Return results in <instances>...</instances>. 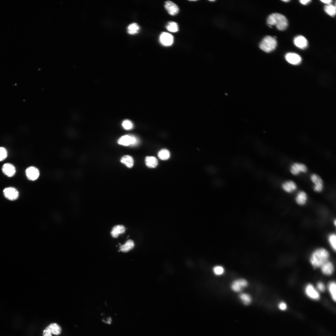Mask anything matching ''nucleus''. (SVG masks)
Listing matches in <instances>:
<instances>
[{
	"label": "nucleus",
	"instance_id": "obj_18",
	"mask_svg": "<svg viewBox=\"0 0 336 336\" xmlns=\"http://www.w3.org/2000/svg\"><path fill=\"white\" fill-rule=\"evenodd\" d=\"M321 271L323 273L327 275L331 274L334 269L333 264L330 262L327 261L324 263L321 267Z\"/></svg>",
	"mask_w": 336,
	"mask_h": 336
},
{
	"label": "nucleus",
	"instance_id": "obj_7",
	"mask_svg": "<svg viewBox=\"0 0 336 336\" xmlns=\"http://www.w3.org/2000/svg\"><path fill=\"white\" fill-rule=\"evenodd\" d=\"M310 179L314 184V190L318 192H321L324 188L323 182L321 178L317 174H313L310 176Z\"/></svg>",
	"mask_w": 336,
	"mask_h": 336
},
{
	"label": "nucleus",
	"instance_id": "obj_39",
	"mask_svg": "<svg viewBox=\"0 0 336 336\" xmlns=\"http://www.w3.org/2000/svg\"><path fill=\"white\" fill-rule=\"evenodd\" d=\"M289 1H290V0H282V1H283V2H289Z\"/></svg>",
	"mask_w": 336,
	"mask_h": 336
},
{
	"label": "nucleus",
	"instance_id": "obj_28",
	"mask_svg": "<svg viewBox=\"0 0 336 336\" xmlns=\"http://www.w3.org/2000/svg\"><path fill=\"white\" fill-rule=\"evenodd\" d=\"M166 29L169 31L176 32L179 30L178 24L174 21L169 22L166 26Z\"/></svg>",
	"mask_w": 336,
	"mask_h": 336
},
{
	"label": "nucleus",
	"instance_id": "obj_23",
	"mask_svg": "<svg viewBox=\"0 0 336 336\" xmlns=\"http://www.w3.org/2000/svg\"><path fill=\"white\" fill-rule=\"evenodd\" d=\"M52 334L55 335L60 334L62 330L61 327L57 324L53 323L48 326Z\"/></svg>",
	"mask_w": 336,
	"mask_h": 336
},
{
	"label": "nucleus",
	"instance_id": "obj_41",
	"mask_svg": "<svg viewBox=\"0 0 336 336\" xmlns=\"http://www.w3.org/2000/svg\"><path fill=\"white\" fill-rule=\"evenodd\" d=\"M210 1H214V0H210Z\"/></svg>",
	"mask_w": 336,
	"mask_h": 336
},
{
	"label": "nucleus",
	"instance_id": "obj_15",
	"mask_svg": "<svg viewBox=\"0 0 336 336\" xmlns=\"http://www.w3.org/2000/svg\"><path fill=\"white\" fill-rule=\"evenodd\" d=\"M294 43L296 47L302 49L306 48L308 45V42L307 40L305 37L301 35L296 37L294 39Z\"/></svg>",
	"mask_w": 336,
	"mask_h": 336
},
{
	"label": "nucleus",
	"instance_id": "obj_19",
	"mask_svg": "<svg viewBox=\"0 0 336 336\" xmlns=\"http://www.w3.org/2000/svg\"><path fill=\"white\" fill-rule=\"evenodd\" d=\"M125 228L122 225H118L114 226L111 232L112 236L114 238H117L120 234H123L125 232Z\"/></svg>",
	"mask_w": 336,
	"mask_h": 336
},
{
	"label": "nucleus",
	"instance_id": "obj_31",
	"mask_svg": "<svg viewBox=\"0 0 336 336\" xmlns=\"http://www.w3.org/2000/svg\"><path fill=\"white\" fill-rule=\"evenodd\" d=\"M213 272L216 275L220 276L223 274L224 272V268L220 265L215 266L213 268Z\"/></svg>",
	"mask_w": 336,
	"mask_h": 336
},
{
	"label": "nucleus",
	"instance_id": "obj_36",
	"mask_svg": "<svg viewBox=\"0 0 336 336\" xmlns=\"http://www.w3.org/2000/svg\"><path fill=\"white\" fill-rule=\"evenodd\" d=\"M317 287L318 289L321 291H323L325 290L324 286L321 282H319L317 283Z\"/></svg>",
	"mask_w": 336,
	"mask_h": 336
},
{
	"label": "nucleus",
	"instance_id": "obj_12",
	"mask_svg": "<svg viewBox=\"0 0 336 336\" xmlns=\"http://www.w3.org/2000/svg\"><path fill=\"white\" fill-rule=\"evenodd\" d=\"M165 7L169 14L172 16L176 15L179 12L178 6L173 2L167 1L165 2Z\"/></svg>",
	"mask_w": 336,
	"mask_h": 336
},
{
	"label": "nucleus",
	"instance_id": "obj_27",
	"mask_svg": "<svg viewBox=\"0 0 336 336\" xmlns=\"http://www.w3.org/2000/svg\"><path fill=\"white\" fill-rule=\"evenodd\" d=\"M325 12L329 15L333 16L336 14V7L334 5L329 4L326 5L324 7Z\"/></svg>",
	"mask_w": 336,
	"mask_h": 336
},
{
	"label": "nucleus",
	"instance_id": "obj_4",
	"mask_svg": "<svg viewBox=\"0 0 336 336\" xmlns=\"http://www.w3.org/2000/svg\"><path fill=\"white\" fill-rule=\"evenodd\" d=\"M137 138L132 135H125L120 137L118 141L119 144L124 146L134 145L138 143Z\"/></svg>",
	"mask_w": 336,
	"mask_h": 336
},
{
	"label": "nucleus",
	"instance_id": "obj_21",
	"mask_svg": "<svg viewBox=\"0 0 336 336\" xmlns=\"http://www.w3.org/2000/svg\"><path fill=\"white\" fill-rule=\"evenodd\" d=\"M133 241L131 240H128L124 245H121L120 247V250L123 252H128L132 249L134 247Z\"/></svg>",
	"mask_w": 336,
	"mask_h": 336
},
{
	"label": "nucleus",
	"instance_id": "obj_8",
	"mask_svg": "<svg viewBox=\"0 0 336 336\" xmlns=\"http://www.w3.org/2000/svg\"><path fill=\"white\" fill-rule=\"evenodd\" d=\"M307 170V168L305 164L300 163H295L291 166L290 171L293 175H298L301 173H305Z\"/></svg>",
	"mask_w": 336,
	"mask_h": 336
},
{
	"label": "nucleus",
	"instance_id": "obj_40",
	"mask_svg": "<svg viewBox=\"0 0 336 336\" xmlns=\"http://www.w3.org/2000/svg\"><path fill=\"white\" fill-rule=\"evenodd\" d=\"M190 1H196V0H191Z\"/></svg>",
	"mask_w": 336,
	"mask_h": 336
},
{
	"label": "nucleus",
	"instance_id": "obj_14",
	"mask_svg": "<svg viewBox=\"0 0 336 336\" xmlns=\"http://www.w3.org/2000/svg\"><path fill=\"white\" fill-rule=\"evenodd\" d=\"M286 60L289 63L293 65L299 64L301 62V58L298 54L294 53H288L285 56Z\"/></svg>",
	"mask_w": 336,
	"mask_h": 336
},
{
	"label": "nucleus",
	"instance_id": "obj_20",
	"mask_svg": "<svg viewBox=\"0 0 336 336\" xmlns=\"http://www.w3.org/2000/svg\"><path fill=\"white\" fill-rule=\"evenodd\" d=\"M145 163L146 165L150 168H154L158 165V161L157 159L153 156H147L145 158Z\"/></svg>",
	"mask_w": 336,
	"mask_h": 336
},
{
	"label": "nucleus",
	"instance_id": "obj_5",
	"mask_svg": "<svg viewBox=\"0 0 336 336\" xmlns=\"http://www.w3.org/2000/svg\"><path fill=\"white\" fill-rule=\"evenodd\" d=\"M248 285V282L246 280L240 278L234 281L231 284V287L233 291L239 292L246 287Z\"/></svg>",
	"mask_w": 336,
	"mask_h": 336
},
{
	"label": "nucleus",
	"instance_id": "obj_10",
	"mask_svg": "<svg viewBox=\"0 0 336 336\" xmlns=\"http://www.w3.org/2000/svg\"><path fill=\"white\" fill-rule=\"evenodd\" d=\"M26 174L27 178L30 180L34 181L37 180L40 175V172L36 167L30 166L26 170Z\"/></svg>",
	"mask_w": 336,
	"mask_h": 336
},
{
	"label": "nucleus",
	"instance_id": "obj_1",
	"mask_svg": "<svg viewBox=\"0 0 336 336\" xmlns=\"http://www.w3.org/2000/svg\"><path fill=\"white\" fill-rule=\"evenodd\" d=\"M329 256V253L325 249L319 248L316 250L312 254L310 262L314 267H321L328 261Z\"/></svg>",
	"mask_w": 336,
	"mask_h": 336
},
{
	"label": "nucleus",
	"instance_id": "obj_3",
	"mask_svg": "<svg viewBox=\"0 0 336 336\" xmlns=\"http://www.w3.org/2000/svg\"><path fill=\"white\" fill-rule=\"evenodd\" d=\"M277 44V41L274 38L267 36L262 40L259 44V47L263 51L269 53L275 49Z\"/></svg>",
	"mask_w": 336,
	"mask_h": 336
},
{
	"label": "nucleus",
	"instance_id": "obj_9",
	"mask_svg": "<svg viewBox=\"0 0 336 336\" xmlns=\"http://www.w3.org/2000/svg\"><path fill=\"white\" fill-rule=\"evenodd\" d=\"M159 41L162 45L168 46L172 44L174 38L173 36L167 32H163L160 35Z\"/></svg>",
	"mask_w": 336,
	"mask_h": 336
},
{
	"label": "nucleus",
	"instance_id": "obj_26",
	"mask_svg": "<svg viewBox=\"0 0 336 336\" xmlns=\"http://www.w3.org/2000/svg\"><path fill=\"white\" fill-rule=\"evenodd\" d=\"M170 156V152L166 149H161L158 153V156L159 158L160 159L163 160L168 159L169 158Z\"/></svg>",
	"mask_w": 336,
	"mask_h": 336
},
{
	"label": "nucleus",
	"instance_id": "obj_30",
	"mask_svg": "<svg viewBox=\"0 0 336 336\" xmlns=\"http://www.w3.org/2000/svg\"><path fill=\"white\" fill-rule=\"evenodd\" d=\"M328 241L332 249L336 250V236L334 233L330 234L328 238Z\"/></svg>",
	"mask_w": 336,
	"mask_h": 336
},
{
	"label": "nucleus",
	"instance_id": "obj_34",
	"mask_svg": "<svg viewBox=\"0 0 336 336\" xmlns=\"http://www.w3.org/2000/svg\"><path fill=\"white\" fill-rule=\"evenodd\" d=\"M52 334L49 329L47 326L44 330L43 335V336H52Z\"/></svg>",
	"mask_w": 336,
	"mask_h": 336
},
{
	"label": "nucleus",
	"instance_id": "obj_32",
	"mask_svg": "<svg viewBox=\"0 0 336 336\" xmlns=\"http://www.w3.org/2000/svg\"><path fill=\"white\" fill-rule=\"evenodd\" d=\"M122 126L126 130H130L133 127L132 122L128 119L124 120L122 123Z\"/></svg>",
	"mask_w": 336,
	"mask_h": 336
},
{
	"label": "nucleus",
	"instance_id": "obj_16",
	"mask_svg": "<svg viewBox=\"0 0 336 336\" xmlns=\"http://www.w3.org/2000/svg\"><path fill=\"white\" fill-rule=\"evenodd\" d=\"M282 187L285 191L291 193L296 189L297 185L294 181L288 180L284 182L282 184Z\"/></svg>",
	"mask_w": 336,
	"mask_h": 336
},
{
	"label": "nucleus",
	"instance_id": "obj_24",
	"mask_svg": "<svg viewBox=\"0 0 336 336\" xmlns=\"http://www.w3.org/2000/svg\"><path fill=\"white\" fill-rule=\"evenodd\" d=\"M239 297L243 304L245 305H248L252 301V298L248 294L242 293L239 295Z\"/></svg>",
	"mask_w": 336,
	"mask_h": 336
},
{
	"label": "nucleus",
	"instance_id": "obj_25",
	"mask_svg": "<svg viewBox=\"0 0 336 336\" xmlns=\"http://www.w3.org/2000/svg\"><path fill=\"white\" fill-rule=\"evenodd\" d=\"M139 28L137 23H133L130 24L128 27L127 32L130 34L134 35L138 32Z\"/></svg>",
	"mask_w": 336,
	"mask_h": 336
},
{
	"label": "nucleus",
	"instance_id": "obj_33",
	"mask_svg": "<svg viewBox=\"0 0 336 336\" xmlns=\"http://www.w3.org/2000/svg\"><path fill=\"white\" fill-rule=\"evenodd\" d=\"M7 151L4 147H0V161L5 160L7 156Z\"/></svg>",
	"mask_w": 336,
	"mask_h": 336
},
{
	"label": "nucleus",
	"instance_id": "obj_22",
	"mask_svg": "<svg viewBox=\"0 0 336 336\" xmlns=\"http://www.w3.org/2000/svg\"><path fill=\"white\" fill-rule=\"evenodd\" d=\"M120 161L129 168L132 167L134 164V161L133 158L129 155H125L123 156L121 159Z\"/></svg>",
	"mask_w": 336,
	"mask_h": 336
},
{
	"label": "nucleus",
	"instance_id": "obj_13",
	"mask_svg": "<svg viewBox=\"0 0 336 336\" xmlns=\"http://www.w3.org/2000/svg\"><path fill=\"white\" fill-rule=\"evenodd\" d=\"M305 292L307 295L311 299L318 300L320 298L319 293L311 284H309L306 286Z\"/></svg>",
	"mask_w": 336,
	"mask_h": 336
},
{
	"label": "nucleus",
	"instance_id": "obj_17",
	"mask_svg": "<svg viewBox=\"0 0 336 336\" xmlns=\"http://www.w3.org/2000/svg\"><path fill=\"white\" fill-rule=\"evenodd\" d=\"M307 200V196L306 193L303 191L299 192L295 198L296 203L300 205L305 204Z\"/></svg>",
	"mask_w": 336,
	"mask_h": 336
},
{
	"label": "nucleus",
	"instance_id": "obj_6",
	"mask_svg": "<svg viewBox=\"0 0 336 336\" xmlns=\"http://www.w3.org/2000/svg\"><path fill=\"white\" fill-rule=\"evenodd\" d=\"M3 193L5 198L10 201L15 200L18 198L19 196V192L17 190L12 187L5 188Z\"/></svg>",
	"mask_w": 336,
	"mask_h": 336
},
{
	"label": "nucleus",
	"instance_id": "obj_29",
	"mask_svg": "<svg viewBox=\"0 0 336 336\" xmlns=\"http://www.w3.org/2000/svg\"><path fill=\"white\" fill-rule=\"evenodd\" d=\"M336 283L334 282H331L330 283L329 285V289L330 294L331 296L333 301H336Z\"/></svg>",
	"mask_w": 336,
	"mask_h": 336
},
{
	"label": "nucleus",
	"instance_id": "obj_2",
	"mask_svg": "<svg viewBox=\"0 0 336 336\" xmlns=\"http://www.w3.org/2000/svg\"><path fill=\"white\" fill-rule=\"evenodd\" d=\"M267 21L268 25L275 26L277 29L280 30H285L288 25L286 17L278 13H274L270 15L268 17Z\"/></svg>",
	"mask_w": 336,
	"mask_h": 336
},
{
	"label": "nucleus",
	"instance_id": "obj_38",
	"mask_svg": "<svg viewBox=\"0 0 336 336\" xmlns=\"http://www.w3.org/2000/svg\"><path fill=\"white\" fill-rule=\"evenodd\" d=\"M321 1L322 2H323L324 3L327 4V5H328V4H330L331 3V2H332V0H321Z\"/></svg>",
	"mask_w": 336,
	"mask_h": 336
},
{
	"label": "nucleus",
	"instance_id": "obj_35",
	"mask_svg": "<svg viewBox=\"0 0 336 336\" xmlns=\"http://www.w3.org/2000/svg\"><path fill=\"white\" fill-rule=\"evenodd\" d=\"M278 307L280 309L283 310H285L287 308L286 304L284 302H281L278 305Z\"/></svg>",
	"mask_w": 336,
	"mask_h": 336
},
{
	"label": "nucleus",
	"instance_id": "obj_11",
	"mask_svg": "<svg viewBox=\"0 0 336 336\" xmlns=\"http://www.w3.org/2000/svg\"><path fill=\"white\" fill-rule=\"evenodd\" d=\"M2 169L3 173L9 177L14 176L16 172V169L14 166L9 163L4 164L2 166Z\"/></svg>",
	"mask_w": 336,
	"mask_h": 336
},
{
	"label": "nucleus",
	"instance_id": "obj_37",
	"mask_svg": "<svg viewBox=\"0 0 336 336\" xmlns=\"http://www.w3.org/2000/svg\"><path fill=\"white\" fill-rule=\"evenodd\" d=\"M299 1L302 4L306 5L309 3L311 1L310 0H301Z\"/></svg>",
	"mask_w": 336,
	"mask_h": 336
}]
</instances>
